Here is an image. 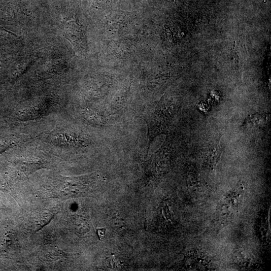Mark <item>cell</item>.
I'll list each match as a JSON object with an SVG mask.
<instances>
[{
  "label": "cell",
  "mask_w": 271,
  "mask_h": 271,
  "mask_svg": "<svg viewBox=\"0 0 271 271\" xmlns=\"http://www.w3.org/2000/svg\"><path fill=\"white\" fill-rule=\"evenodd\" d=\"M102 230L100 229L97 231L98 235L99 237H102L104 235V234L102 233H105V230L104 229L102 230Z\"/></svg>",
  "instance_id": "cell-1"
}]
</instances>
